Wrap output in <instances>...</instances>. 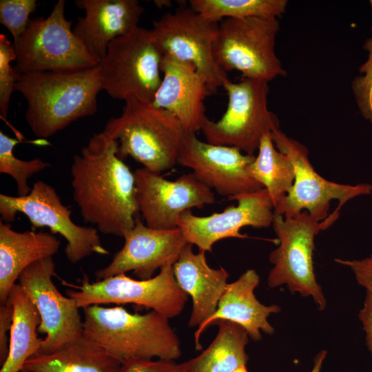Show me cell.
I'll list each match as a JSON object with an SVG mask.
<instances>
[{"label": "cell", "instance_id": "obj_1", "mask_svg": "<svg viewBox=\"0 0 372 372\" xmlns=\"http://www.w3.org/2000/svg\"><path fill=\"white\" fill-rule=\"evenodd\" d=\"M118 142L94 134L72 161L73 199L85 223L105 235L124 237L139 218L135 178L118 153Z\"/></svg>", "mask_w": 372, "mask_h": 372}, {"label": "cell", "instance_id": "obj_2", "mask_svg": "<svg viewBox=\"0 0 372 372\" xmlns=\"http://www.w3.org/2000/svg\"><path fill=\"white\" fill-rule=\"evenodd\" d=\"M15 90L27 101L25 120L30 130L44 140L96 112L102 90L99 65L75 71L22 73Z\"/></svg>", "mask_w": 372, "mask_h": 372}, {"label": "cell", "instance_id": "obj_3", "mask_svg": "<svg viewBox=\"0 0 372 372\" xmlns=\"http://www.w3.org/2000/svg\"><path fill=\"white\" fill-rule=\"evenodd\" d=\"M83 335L94 340L122 364L137 360L174 361L180 342L169 318L155 311L139 314L121 306L83 309Z\"/></svg>", "mask_w": 372, "mask_h": 372}, {"label": "cell", "instance_id": "obj_4", "mask_svg": "<svg viewBox=\"0 0 372 372\" xmlns=\"http://www.w3.org/2000/svg\"><path fill=\"white\" fill-rule=\"evenodd\" d=\"M103 132L118 142L121 160L130 156L159 174L177 163L185 132L169 112L137 97L125 100L121 115L110 118Z\"/></svg>", "mask_w": 372, "mask_h": 372}, {"label": "cell", "instance_id": "obj_5", "mask_svg": "<svg viewBox=\"0 0 372 372\" xmlns=\"http://www.w3.org/2000/svg\"><path fill=\"white\" fill-rule=\"evenodd\" d=\"M334 222L330 216L318 221L305 211L294 216L274 215L271 225L279 245L269 256L273 267L268 286L285 285L291 293L311 297L318 309L324 310L327 300L316 278L313 254L316 236Z\"/></svg>", "mask_w": 372, "mask_h": 372}, {"label": "cell", "instance_id": "obj_6", "mask_svg": "<svg viewBox=\"0 0 372 372\" xmlns=\"http://www.w3.org/2000/svg\"><path fill=\"white\" fill-rule=\"evenodd\" d=\"M268 83L246 77L237 83L226 80L223 87L228 96L227 110L218 121L207 119L204 124L206 142L254 155L263 136L279 129L277 116L267 106Z\"/></svg>", "mask_w": 372, "mask_h": 372}, {"label": "cell", "instance_id": "obj_7", "mask_svg": "<svg viewBox=\"0 0 372 372\" xmlns=\"http://www.w3.org/2000/svg\"><path fill=\"white\" fill-rule=\"evenodd\" d=\"M65 1L59 0L48 17H36L13 45L15 68L21 73L75 71L98 66L101 61L81 43L65 15Z\"/></svg>", "mask_w": 372, "mask_h": 372}, {"label": "cell", "instance_id": "obj_8", "mask_svg": "<svg viewBox=\"0 0 372 372\" xmlns=\"http://www.w3.org/2000/svg\"><path fill=\"white\" fill-rule=\"evenodd\" d=\"M162 58L151 30L136 27L108 45L99 64L102 90L116 99L152 101L162 80Z\"/></svg>", "mask_w": 372, "mask_h": 372}, {"label": "cell", "instance_id": "obj_9", "mask_svg": "<svg viewBox=\"0 0 372 372\" xmlns=\"http://www.w3.org/2000/svg\"><path fill=\"white\" fill-rule=\"evenodd\" d=\"M280 29L277 18L225 19L218 24L214 48L216 62L224 71L267 82L287 72L275 50Z\"/></svg>", "mask_w": 372, "mask_h": 372}, {"label": "cell", "instance_id": "obj_10", "mask_svg": "<svg viewBox=\"0 0 372 372\" xmlns=\"http://www.w3.org/2000/svg\"><path fill=\"white\" fill-rule=\"evenodd\" d=\"M276 147L289 156L295 170V180L289 192L274 208V215L294 216L304 211L318 221L326 220L331 200L338 202L333 212L339 216L342 206L349 200L372 193V185L340 184L321 176L311 165L307 148L287 136L280 129L271 132Z\"/></svg>", "mask_w": 372, "mask_h": 372}, {"label": "cell", "instance_id": "obj_11", "mask_svg": "<svg viewBox=\"0 0 372 372\" xmlns=\"http://www.w3.org/2000/svg\"><path fill=\"white\" fill-rule=\"evenodd\" d=\"M71 287L74 289L67 290V296L79 309L95 304H134L169 319L181 313L189 296L178 285L172 265L162 267L157 275L147 280L121 273L90 282L84 274L81 285Z\"/></svg>", "mask_w": 372, "mask_h": 372}, {"label": "cell", "instance_id": "obj_12", "mask_svg": "<svg viewBox=\"0 0 372 372\" xmlns=\"http://www.w3.org/2000/svg\"><path fill=\"white\" fill-rule=\"evenodd\" d=\"M17 213L26 216L33 230L47 227L50 233L63 236L67 241L64 249L66 258L72 264L93 254H110L103 246L97 229L75 224L71 219L70 209L62 203L55 189L43 180L35 182L30 192L24 196L0 194L1 220L10 223Z\"/></svg>", "mask_w": 372, "mask_h": 372}, {"label": "cell", "instance_id": "obj_13", "mask_svg": "<svg viewBox=\"0 0 372 372\" xmlns=\"http://www.w3.org/2000/svg\"><path fill=\"white\" fill-rule=\"evenodd\" d=\"M218 22L181 6L153 22L151 32L163 56L194 65L214 93L229 78L216 62L214 48Z\"/></svg>", "mask_w": 372, "mask_h": 372}, {"label": "cell", "instance_id": "obj_14", "mask_svg": "<svg viewBox=\"0 0 372 372\" xmlns=\"http://www.w3.org/2000/svg\"><path fill=\"white\" fill-rule=\"evenodd\" d=\"M55 275V264L50 257L30 265L18 278L39 313L38 332L45 334L39 353L52 351L83 335L79 308L58 290L52 280Z\"/></svg>", "mask_w": 372, "mask_h": 372}, {"label": "cell", "instance_id": "obj_15", "mask_svg": "<svg viewBox=\"0 0 372 372\" xmlns=\"http://www.w3.org/2000/svg\"><path fill=\"white\" fill-rule=\"evenodd\" d=\"M134 175L140 213L152 229L177 228L184 211L215 202L211 189L192 172L173 181L144 167L136 169Z\"/></svg>", "mask_w": 372, "mask_h": 372}, {"label": "cell", "instance_id": "obj_16", "mask_svg": "<svg viewBox=\"0 0 372 372\" xmlns=\"http://www.w3.org/2000/svg\"><path fill=\"white\" fill-rule=\"evenodd\" d=\"M254 158L236 147L204 142L195 132H185L177 163L192 169L200 182L230 199L263 188L248 170Z\"/></svg>", "mask_w": 372, "mask_h": 372}, {"label": "cell", "instance_id": "obj_17", "mask_svg": "<svg viewBox=\"0 0 372 372\" xmlns=\"http://www.w3.org/2000/svg\"><path fill=\"white\" fill-rule=\"evenodd\" d=\"M238 205L228 206L222 212L207 216L194 215L191 210L179 217L178 227L187 241L198 247L199 251H212L213 245L227 238H247L240 232L242 227L265 228L272 225L274 205L265 188L229 199Z\"/></svg>", "mask_w": 372, "mask_h": 372}, {"label": "cell", "instance_id": "obj_18", "mask_svg": "<svg viewBox=\"0 0 372 372\" xmlns=\"http://www.w3.org/2000/svg\"><path fill=\"white\" fill-rule=\"evenodd\" d=\"M123 238V247L110 263L96 271L97 280L130 271L140 280L149 279L158 269L173 266L189 243L178 227L155 229L144 225L139 218Z\"/></svg>", "mask_w": 372, "mask_h": 372}, {"label": "cell", "instance_id": "obj_19", "mask_svg": "<svg viewBox=\"0 0 372 372\" xmlns=\"http://www.w3.org/2000/svg\"><path fill=\"white\" fill-rule=\"evenodd\" d=\"M161 83L152 103L176 117L185 132L196 133L208 119L206 97L211 94L205 79L189 63L163 56Z\"/></svg>", "mask_w": 372, "mask_h": 372}, {"label": "cell", "instance_id": "obj_20", "mask_svg": "<svg viewBox=\"0 0 372 372\" xmlns=\"http://www.w3.org/2000/svg\"><path fill=\"white\" fill-rule=\"evenodd\" d=\"M75 5L85 14L78 17L73 33L100 61L111 41L138 27L144 12L137 0H76Z\"/></svg>", "mask_w": 372, "mask_h": 372}, {"label": "cell", "instance_id": "obj_21", "mask_svg": "<svg viewBox=\"0 0 372 372\" xmlns=\"http://www.w3.org/2000/svg\"><path fill=\"white\" fill-rule=\"evenodd\" d=\"M259 282L257 272L254 269H248L236 280L228 283L216 311L194 332L196 350L202 348L200 343L202 334L218 320H227L239 324L254 341L261 340V331L269 335L273 333L274 328L269 322L268 317L279 313L281 309L276 304L265 305L256 298L254 290Z\"/></svg>", "mask_w": 372, "mask_h": 372}, {"label": "cell", "instance_id": "obj_22", "mask_svg": "<svg viewBox=\"0 0 372 372\" xmlns=\"http://www.w3.org/2000/svg\"><path fill=\"white\" fill-rule=\"evenodd\" d=\"M205 253H194L188 243L173 265L178 285L192 300L188 322L191 327L198 328L213 315L228 285L227 271L209 267Z\"/></svg>", "mask_w": 372, "mask_h": 372}, {"label": "cell", "instance_id": "obj_23", "mask_svg": "<svg viewBox=\"0 0 372 372\" xmlns=\"http://www.w3.org/2000/svg\"><path fill=\"white\" fill-rule=\"evenodd\" d=\"M61 242L50 232H18L0 222V302L6 303L21 273L32 264L52 257Z\"/></svg>", "mask_w": 372, "mask_h": 372}, {"label": "cell", "instance_id": "obj_24", "mask_svg": "<svg viewBox=\"0 0 372 372\" xmlns=\"http://www.w3.org/2000/svg\"><path fill=\"white\" fill-rule=\"evenodd\" d=\"M121 366L99 343L83 335L52 351L34 355L23 369L33 372H119Z\"/></svg>", "mask_w": 372, "mask_h": 372}, {"label": "cell", "instance_id": "obj_25", "mask_svg": "<svg viewBox=\"0 0 372 372\" xmlns=\"http://www.w3.org/2000/svg\"><path fill=\"white\" fill-rule=\"evenodd\" d=\"M217 334L200 354L180 363L183 372H248L245 348L249 335L239 324L218 320Z\"/></svg>", "mask_w": 372, "mask_h": 372}, {"label": "cell", "instance_id": "obj_26", "mask_svg": "<svg viewBox=\"0 0 372 372\" xmlns=\"http://www.w3.org/2000/svg\"><path fill=\"white\" fill-rule=\"evenodd\" d=\"M7 302L13 308V316L9 353L0 372H19L25 362L41 349L43 339L37 335L41 318L35 305L19 283L14 285Z\"/></svg>", "mask_w": 372, "mask_h": 372}, {"label": "cell", "instance_id": "obj_27", "mask_svg": "<svg viewBox=\"0 0 372 372\" xmlns=\"http://www.w3.org/2000/svg\"><path fill=\"white\" fill-rule=\"evenodd\" d=\"M248 170L250 176L267 190L274 208L289 192L295 180L291 161L276 147L270 132L262 138L258 155Z\"/></svg>", "mask_w": 372, "mask_h": 372}, {"label": "cell", "instance_id": "obj_28", "mask_svg": "<svg viewBox=\"0 0 372 372\" xmlns=\"http://www.w3.org/2000/svg\"><path fill=\"white\" fill-rule=\"evenodd\" d=\"M189 6L216 22L225 19L277 18L285 12L287 0H191Z\"/></svg>", "mask_w": 372, "mask_h": 372}, {"label": "cell", "instance_id": "obj_29", "mask_svg": "<svg viewBox=\"0 0 372 372\" xmlns=\"http://www.w3.org/2000/svg\"><path fill=\"white\" fill-rule=\"evenodd\" d=\"M20 139L11 138L0 131V173L6 174L14 178L17 187V196L28 195L32 187L28 180L34 174L50 167V163L37 158L23 161L14 154L15 145Z\"/></svg>", "mask_w": 372, "mask_h": 372}, {"label": "cell", "instance_id": "obj_30", "mask_svg": "<svg viewBox=\"0 0 372 372\" xmlns=\"http://www.w3.org/2000/svg\"><path fill=\"white\" fill-rule=\"evenodd\" d=\"M17 60L13 43L4 34H0V116L6 121L10 97L21 73L11 66L10 62Z\"/></svg>", "mask_w": 372, "mask_h": 372}, {"label": "cell", "instance_id": "obj_31", "mask_svg": "<svg viewBox=\"0 0 372 372\" xmlns=\"http://www.w3.org/2000/svg\"><path fill=\"white\" fill-rule=\"evenodd\" d=\"M37 6L36 0H1L0 23L11 33L15 45L25 31L30 14Z\"/></svg>", "mask_w": 372, "mask_h": 372}, {"label": "cell", "instance_id": "obj_32", "mask_svg": "<svg viewBox=\"0 0 372 372\" xmlns=\"http://www.w3.org/2000/svg\"><path fill=\"white\" fill-rule=\"evenodd\" d=\"M363 48L368 59L360 67L362 74L352 81L351 87L362 116L372 124V37L365 41Z\"/></svg>", "mask_w": 372, "mask_h": 372}, {"label": "cell", "instance_id": "obj_33", "mask_svg": "<svg viewBox=\"0 0 372 372\" xmlns=\"http://www.w3.org/2000/svg\"><path fill=\"white\" fill-rule=\"evenodd\" d=\"M335 262L348 267L354 274L357 282L372 296V254L360 260L335 258Z\"/></svg>", "mask_w": 372, "mask_h": 372}, {"label": "cell", "instance_id": "obj_34", "mask_svg": "<svg viewBox=\"0 0 372 372\" xmlns=\"http://www.w3.org/2000/svg\"><path fill=\"white\" fill-rule=\"evenodd\" d=\"M119 372H183L180 364L164 360H137L122 364Z\"/></svg>", "mask_w": 372, "mask_h": 372}, {"label": "cell", "instance_id": "obj_35", "mask_svg": "<svg viewBox=\"0 0 372 372\" xmlns=\"http://www.w3.org/2000/svg\"><path fill=\"white\" fill-rule=\"evenodd\" d=\"M13 308L8 302L0 305V363L2 365L8 358L10 347V333L12 322Z\"/></svg>", "mask_w": 372, "mask_h": 372}, {"label": "cell", "instance_id": "obj_36", "mask_svg": "<svg viewBox=\"0 0 372 372\" xmlns=\"http://www.w3.org/2000/svg\"><path fill=\"white\" fill-rule=\"evenodd\" d=\"M358 317L365 332L366 345L372 357V296L369 293H366Z\"/></svg>", "mask_w": 372, "mask_h": 372}, {"label": "cell", "instance_id": "obj_37", "mask_svg": "<svg viewBox=\"0 0 372 372\" xmlns=\"http://www.w3.org/2000/svg\"><path fill=\"white\" fill-rule=\"evenodd\" d=\"M327 352L325 350H322L318 353L314 358L313 366L310 372H320L322 366L323 362L324 361Z\"/></svg>", "mask_w": 372, "mask_h": 372}, {"label": "cell", "instance_id": "obj_38", "mask_svg": "<svg viewBox=\"0 0 372 372\" xmlns=\"http://www.w3.org/2000/svg\"><path fill=\"white\" fill-rule=\"evenodd\" d=\"M19 372H33V371H29V370H26V369H22L21 371Z\"/></svg>", "mask_w": 372, "mask_h": 372}, {"label": "cell", "instance_id": "obj_39", "mask_svg": "<svg viewBox=\"0 0 372 372\" xmlns=\"http://www.w3.org/2000/svg\"><path fill=\"white\" fill-rule=\"evenodd\" d=\"M369 3H370V5L371 6V10H372V0L369 1ZM371 32H372V26H371Z\"/></svg>", "mask_w": 372, "mask_h": 372}]
</instances>
